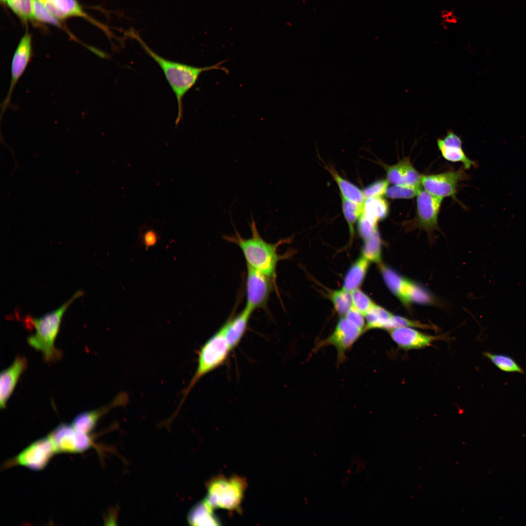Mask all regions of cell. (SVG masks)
Wrapping results in <instances>:
<instances>
[{"label": "cell", "mask_w": 526, "mask_h": 526, "mask_svg": "<svg viewBox=\"0 0 526 526\" xmlns=\"http://www.w3.org/2000/svg\"><path fill=\"white\" fill-rule=\"evenodd\" d=\"M142 48L160 66L176 96L178 112L175 124L177 125L183 117V100L185 94L195 85L201 74L211 70H221L228 73L222 66L224 62L204 67H197L166 59L158 55L144 42L138 35L133 37Z\"/></svg>", "instance_id": "7a4b0ae2"}, {"label": "cell", "mask_w": 526, "mask_h": 526, "mask_svg": "<svg viewBox=\"0 0 526 526\" xmlns=\"http://www.w3.org/2000/svg\"><path fill=\"white\" fill-rule=\"evenodd\" d=\"M276 282L247 265L245 282V308L253 312L265 307Z\"/></svg>", "instance_id": "52a82bcc"}, {"label": "cell", "mask_w": 526, "mask_h": 526, "mask_svg": "<svg viewBox=\"0 0 526 526\" xmlns=\"http://www.w3.org/2000/svg\"><path fill=\"white\" fill-rule=\"evenodd\" d=\"M82 294L83 292L78 290L56 309L40 318L31 319L35 332L28 338L27 342L31 347L42 353L46 361L55 360L61 356V354L55 347V343L62 317L69 306Z\"/></svg>", "instance_id": "3957f363"}, {"label": "cell", "mask_w": 526, "mask_h": 526, "mask_svg": "<svg viewBox=\"0 0 526 526\" xmlns=\"http://www.w3.org/2000/svg\"><path fill=\"white\" fill-rule=\"evenodd\" d=\"M363 315V314L352 307L344 317L365 331L366 321Z\"/></svg>", "instance_id": "d590c367"}, {"label": "cell", "mask_w": 526, "mask_h": 526, "mask_svg": "<svg viewBox=\"0 0 526 526\" xmlns=\"http://www.w3.org/2000/svg\"><path fill=\"white\" fill-rule=\"evenodd\" d=\"M49 435L56 453L82 452L92 445L89 434L77 431L72 424H59Z\"/></svg>", "instance_id": "ba28073f"}, {"label": "cell", "mask_w": 526, "mask_h": 526, "mask_svg": "<svg viewBox=\"0 0 526 526\" xmlns=\"http://www.w3.org/2000/svg\"><path fill=\"white\" fill-rule=\"evenodd\" d=\"M12 10L23 20L33 19V0H7Z\"/></svg>", "instance_id": "1f68e13d"}, {"label": "cell", "mask_w": 526, "mask_h": 526, "mask_svg": "<svg viewBox=\"0 0 526 526\" xmlns=\"http://www.w3.org/2000/svg\"><path fill=\"white\" fill-rule=\"evenodd\" d=\"M387 180L393 185L419 186L422 176L405 157L395 165L386 167Z\"/></svg>", "instance_id": "e0dca14e"}, {"label": "cell", "mask_w": 526, "mask_h": 526, "mask_svg": "<svg viewBox=\"0 0 526 526\" xmlns=\"http://www.w3.org/2000/svg\"><path fill=\"white\" fill-rule=\"evenodd\" d=\"M156 234L152 230L147 231L144 236V242L146 246L149 247L154 245L157 242Z\"/></svg>", "instance_id": "8d00e7d4"}, {"label": "cell", "mask_w": 526, "mask_h": 526, "mask_svg": "<svg viewBox=\"0 0 526 526\" xmlns=\"http://www.w3.org/2000/svg\"><path fill=\"white\" fill-rule=\"evenodd\" d=\"M351 294L352 307L364 315L374 304L367 294L358 289L351 292Z\"/></svg>", "instance_id": "d6a6232c"}, {"label": "cell", "mask_w": 526, "mask_h": 526, "mask_svg": "<svg viewBox=\"0 0 526 526\" xmlns=\"http://www.w3.org/2000/svg\"><path fill=\"white\" fill-rule=\"evenodd\" d=\"M389 331L394 342L405 350L428 347L437 339L436 337L427 335L411 327H399Z\"/></svg>", "instance_id": "4fadbf2b"}, {"label": "cell", "mask_w": 526, "mask_h": 526, "mask_svg": "<svg viewBox=\"0 0 526 526\" xmlns=\"http://www.w3.org/2000/svg\"><path fill=\"white\" fill-rule=\"evenodd\" d=\"M249 225L251 231L250 238H244L235 229V235H225L224 238L240 247L247 265L276 282L278 263L284 258V256H282L278 253V248L281 244L289 242L290 238L281 240L275 244H271L261 237L252 215Z\"/></svg>", "instance_id": "6da1fadb"}, {"label": "cell", "mask_w": 526, "mask_h": 526, "mask_svg": "<svg viewBox=\"0 0 526 526\" xmlns=\"http://www.w3.org/2000/svg\"><path fill=\"white\" fill-rule=\"evenodd\" d=\"M365 331L342 317L338 322L334 330L327 338L318 343L315 350L327 345H333L338 352V362H342L345 353L350 349Z\"/></svg>", "instance_id": "9c48e42d"}, {"label": "cell", "mask_w": 526, "mask_h": 526, "mask_svg": "<svg viewBox=\"0 0 526 526\" xmlns=\"http://www.w3.org/2000/svg\"><path fill=\"white\" fill-rule=\"evenodd\" d=\"M1 0L2 1L4 2H6V1H7V0Z\"/></svg>", "instance_id": "74e56055"}, {"label": "cell", "mask_w": 526, "mask_h": 526, "mask_svg": "<svg viewBox=\"0 0 526 526\" xmlns=\"http://www.w3.org/2000/svg\"><path fill=\"white\" fill-rule=\"evenodd\" d=\"M437 144L442 156L446 160L453 162H460L466 169L476 165L475 163L465 154L462 148L460 137L452 131L449 130L444 138H438Z\"/></svg>", "instance_id": "2e32d148"}, {"label": "cell", "mask_w": 526, "mask_h": 526, "mask_svg": "<svg viewBox=\"0 0 526 526\" xmlns=\"http://www.w3.org/2000/svg\"><path fill=\"white\" fill-rule=\"evenodd\" d=\"M382 240L378 230L364 241L362 256L370 262L379 263L381 260Z\"/></svg>", "instance_id": "4316f807"}, {"label": "cell", "mask_w": 526, "mask_h": 526, "mask_svg": "<svg viewBox=\"0 0 526 526\" xmlns=\"http://www.w3.org/2000/svg\"><path fill=\"white\" fill-rule=\"evenodd\" d=\"M57 453L49 434L29 445L18 455L9 460L5 467L20 465L33 470L46 467L53 456Z\"/></svg>", "instance_id": "8992f818"}, {"label": "cell", "mask_w": 526, "mask_h": 526, "mask_svg": "<svg viewBox=\"0 0 526 526\" xmlns=\"http://www.w3.org/2000/svg\"><path fill=\"white\" fill-rule=\"evenodd\" d=\"M394 315L382 307L374 304L365 314L366 330L371 329H393Z\"/></svg>", "instance_id": "603a6c76"}, {"label": "cell", "mask_w": 526, "mask_h": 526, "mask_svg": "<svg viewBox=\"0 0 526 526\" xmlns=\"http://www.w3.org/2000/svg\"><path fill=\"white\" fill-rule=\"evenodd\" d=\"M389 205L381 197L365 199L361 214L370 220L377 223L385 219L389 213Z\"/></svg>", "instance_id": "cb8c5ba5"}, {"label": "cell", "mask_w": 526, "mask_h": 526, "mask_svg": "<svg viewBox=\"0 0 526 526\" xmlns=\"http://www.w3.org/2000/svg\"><path fill=\"white\" fill-rule=\"evenodd\" d=\"M466 176L461 168L456 171L422 176L421 184L424 190L435 196L455 198L458 184Z\"/></svg>", "instance_id": "30bf717a"}, {"label": "cell", "mask_w": 526, "mask_h": 526, "mask_svg": "<svg viewBox=\"0 0 526 526\" xmlns=\"http://www.w3.org/2000/svg\"><path fill=\"white\" fill-rule=\"evenodd\" d=\"M213 507L204 499L196 504L188 516V523L195 526H218L220 521L215 515Z\"/></svg>", "instance_id": "44dd1931"}, {"label": "cell", "mask_w": 526, "mask_h": 526, "mask_svg": "<svg viewBox=\"0 0 526 526\" xmlns=\"http://www.w3.org/2000/svg\"><path fill=\"white\" fill-rule=\"evenodd\" d=\"M128 401V394L121 393L106 406L78 414L74 419L72 425L77 431L89 434L102 415L112 408L125 405Z\"/></svg>", "instance_id": "9a60e30c"}, {"label": "cell", "mask_w": 526, "mask_h": 526, "mask_svg": "<svg viewBox=\"0 0 526 526\" xmlns=\"http://www.w3.org/2000/svg\"><path fill=\"white\" fill-rule=\"evenodd\" d=\"M326 169L338 185L342 197L350 201L363 205L365 197L361 190L340 176L333 168L327 166Z\"/></svg>", "instance_id": "d4e9b609"}, {"label": "cell", "mask_w": 526, "mask_h": 526, "mask_svg": "<svg viewBox=\"0 0 526 526\" xmlns=\"http://www.w3.org/2000/svg\"><path fill=\"white\" fill-rule=\"evenodd\" d=\"M376 223L361 214L357 222V230L364 241L369 238L377 230Z\"/></svg>", "instance_id": "836d02e7"}, {"label": "cell", "mask_w": 526, "mask_h": 526, "mask_svg": "<svg viewBox=\"0 0 526 526\" xmlns=\"http://www.w3.org/2000/svg\"><path fill=\"white\" fill-rule=\"evenodd\" d=\"M442 199L421 188L417 195L416 214L413 224L428 232L436 229Z\"/></svg>", "instance_id": "7c38bea8"}, {"label": "cell", "mask_w": 526, "mask_h": 526, "mask_svg": "<svg viewBox=\"0 0 526 526\" xmlns=\"http://www.w3.org/2000/svg\"><path fill=\"white\" fill-rule=\"evenodd\" d=\"M27 366L23 357L17 356L12 364L1 372L0 375V407L5 408L17 382Z\"/></svg>", "instance_id": "5bb4252c"}, {"label": "cell", "mask_w": 526, "mask_h": 526, "mask_svg": "<svg viewBox=\"0 0 526 526\" xmlns=\"http://www.w3.org/2000/svg\"><path fill=\"white\" fill-rule=\"evenodd\" d=\"M33 19L54 25H60L59 19L53 15L38 0H33Z\"/></svg>", "instance_id": "4dcf8cb0"}, {"label": "cell", "mask_w": 526, "mask_h": 526, "mask_svg": "<svg viewBox=\"0 0 526 526\" xmlns=\"http://www.w3.org/2000/svg\"><path fill=\"white\" fill-rule=\"evenodd\" d=\"M483 355L500 371L524 374L525 371L511 356L507 354L484 352Z\"/></svg>", "instance_id": "484cf974"}, {"label": "cell", "mask_w": 526, "mask_h": 526, "mask_svg": "<svg viewBox=\"0 0 526 526\" xmlns=\"http://www.w3.org/2000/svg\"><path fill=\"white\" fill-rule=\"evenodd\" d=\"M342 208L344 217L349 226L350 237L354 234V225L362 211V205L350 201L341 196Z\"/></svg>", "instance_id": "83f0119b"}, {"label": "cell", "mask_w": 526, "mask_h": 526, "mask_svg": "<svg viewBox=\"0 0 526 526\" xmlns=\"http://www.w3.org/2000/svg\"><path fill=\"white\" fill-rule=\"evenodd\" d=\"M370 262L362 256L349 268L343 279L342 288L349 292L358 289L367 274Z\"/></svg>", "instance_id": "7402d4cb"}, {"label": "cell", "mask_w": 526, "mask_h": 526, "mask_svg": "<svg viewBox=\"0 0 526 526\" xmlns=\"http://www.w3.org/2000/svg\"><path fill=\"white\" fill-rule=\"evenodd\" d=\"M388 185L387 180L383 179L378 180L370 184L362 190L365 199L381 197L385 194Z\"/></svg>", "instance_id": "e575fe53"}, {"label": "cell", "mask_w": 526, "mask_h": 526, "mask_svg": "<svg viewBox=\"0 0 526 526\" xmlns=\"http://www.w3.org/2000/svg\"><path fill=\"white\" fill-rule=\"evenodd\" d=\"M32 56V38L31 35L26 33L20 40L12 58L10 84L7 96L0 106V120L10 105L13 91L26 70Z\"/></svg>", "instance_id": "8fae6325"}, {"label": "cell", "mask_w": 526, "mask_h": 526, "mask_svg": "<svg viewBox=\"0 0 526 526\" xmlns=\"http://www.w3.org/2000/svg\"><path fill=\"white\" fill-rule=\"evenodd\" d=\"M231 350L221 327L203 344L199 350L196 371L183 392L176 413L179 411L196 383L206 375L225 362Z\"/></svg>", "instance_id": "277c9868"}, {"label": "cell", "mask_w": 526, "mask_h": 526, "mask_svg": "<svg viewBox=\"0 0 526 526\" xmlns=\"http://www.w3.org/2000/svg\"><path fill=\"white\" fill-rule=\"evenodd\" d=\"M252 312L244 308L238 315L228 320L222 327L232 350L240 343L245 334Z\"/></svg>", "instance_id": "d6986e66"}, {"label": "cell", "mask_w": 526, "mask_h": 526, "mask_svg": "<svg viewBox=\"0 0 526 526\" xmlns=\"http://www.w3.org/2000/svg\"><path fill=\"white\" fill-rule=\"evenodd\" d=\"M330 297L335 310L340 316H345L352 307L351 292L343 288L332 291Z\"/></svg>", "instance_id": "f1b7e54d"}, {"label": "cell", "mask_w": 526, "mask_h": 526, "mask_svg": "<svg viewBox=\"0 0 526 526\" xmlns=\"http://www.w3.org/2000/svg\"><path fill=\"white\" fill-rule=\"evenodd\" d=\"M421 187L393 185L387 188L385 195L391 199H411L417 196Z\"/></svg>", "instance_id": "f546056e"}, {"label": "cell", "mask_w": 526, "mask_h": 526, "mask_svg": "<svg viewBox=\"0 0 526 526\" xmlns=\"http://www.w3.org/2000/svg\"><path fill=\"white\" fill-rule=\"evenodd\" d=\"M246 487L245 480L238 476L215 477L207 483L205 499L214 508L238 510Z\"/></svg>", "instance_id": "5b68a950"}, {"label": "cell", "mask_w": 526, "mask_h": 526, "mask_svg": "<svg viewBox=\"0 0 526 526\" xmlns=\"http://www.w3.org/2000/svg\"><path fill=\"white\" fill-rule=\"evenodd\" d=\"M380 265L382 276L387 287L404 304L409 305V294L415 283L390 267L382 264Z\"/></svg>", "instance_id": "ac0fdd59"}, {"label": "cell", "mask_w": 526, "mask_h": 526, "mask_svg": "<svg viewBox=\"0 0 526 526\" xmlns=\"http://www.w3.org/2000/svg\"><path fill=\"white\" fill-rule=\"evenodd\" d=\"M58 19L71 17H86L76 0H38Z\"/></svg>", "instance_id": "ffe728a7"}]
</instances>
